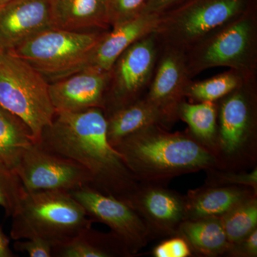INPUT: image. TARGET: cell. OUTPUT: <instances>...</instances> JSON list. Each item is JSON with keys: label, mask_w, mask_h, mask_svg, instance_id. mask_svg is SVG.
Returning a JSON list of instances; mask_svg holds the SVG:
<instances>
[{"label": "cell", "mask_w": 257, "mask_h": 257, "mask_svg": "<svg viewBox=\"0 0 257 257\" xmlns=\"http://www.w3.org/2000/svg\"><path fill=\"white\" fill-rule=\"evenodd\" d=\"M106 128L101 108L57 112L39 143L82 166L90 176L89 187L125 202L138 187L136 178L108 141Z\"/></svg>", "instance_id": "cell-1"}, {"label": "cell", "mask_w": 257, "mask_h": 257, "mask_svg": "<svg viewBox=\"0 0 257 257\" xmlns=\"http://www.w3.org/2000/svg\"><path fill=\"white\" fill-rule=\"evenodd\" d=\"M114 148L136 179L169 177L207 168L214 157L184 135L150 126L124 138Z\"/></svg>", "instance_id": "cell-2"}, {"label": "cell", "mask_w": 257, "mask_h": 257, "mask_svg": "<svg viewBox=\"0 0 257 257\" xmlns=\"http://www.w3.org/2000/svg\"><path fill=\"white\" fill-rule=\"evenodd\" d=\"M12 222L15 240L40 238L55 245L69 241L92 226L84 207L64 190L27 192Z\"/></svg>", "instance_id": "cell-3"}, {"label": "cell", "mask_w": 257, "mask_h": 257, "mask_svg": "<svg viewBox=\"0 0 257 257\" xmlns=\"http://www.w3.org/2000/svg\"><path fill=\"white\" fill-rule=\"evenodd\" d=\"M256 0H186L160 15L155 34L161 47L184 53L213 32L256 8Z\"/></svg>", "instance_id": "cell-4"}, {"label": "cell", "mask_w": 257, "mask_h": 257, "mask_svg": "<svg viewBox=\"0 0 257 257\" xmlns=\"http://www.w3.org/2000/svg\"><path fill=\"white\" fill-rule=\"evenodd\" d=\"M49 87L48 81L23 59L9 51L0 54V106L28 126L35 143L56 115Z\"/></svg>", "instance_id": "cell-5"}, {"label": "cell", "mask_w": 257, "mask_h": 257, "mask_svg": "<svg viewBox=\"0 0 257 257\" xmlns=\"http://www.w3.org/2000/svg\"><path fill=\"white\" fill-rule=\"evenodd\" d=\"M106 32L50 28L9 51L55 82L89 67L96 45Z\"/></svg>", "instance_id": "cell-6"}, {"label": "cell", "mask_w": 257, "mask_h": 257, "mask_svg": "<svg viewBox=\"0 0 257 257\" xmlns=\"http://www.w3.org/2000/svg\"><path fill=\"white\" fill-rule=\"evenodd\" d=\"M256 8L236 19L184 52L189 78L207 69L229 67L253 79L256 60Z\"/></svg>", "instance_id": "cell-7"}, {"label": "cell", "mask_w": 257, "mask_h": 257, "mask_svg": "<svg viewBox=\"0 0 257 257\" xmlns=\"http://www.w3.org/2000/svg\"><path fill=\"white\" fill-rule=\"evenodd\" d=\"M160 49L152 32L135 42L121 54L109 72L112 86L103 110L108 108L109 114L139 100V96L151 82Z\"/></svg>", "instance_id": "cell-8"}, {"label": "cell", "mask_w": 257, "mask_h": 257, "mask_svg": "<svg viewBox=\"0 0 257 257\" xmlns=\"http://www.w3.org/2000/svg\"><path fill=\"white\" fill-rule=\"evenodd\" d=\"M27 192H72L90 185L89 172L74 160L33 143L24 152L15 169Z\"/></svg>", "instance_id": "cell-9"}, {"label": "cell", "mask_w": 257, "mask_h": 257, "mask_svg": "<svg viewBox=\"0 0 257 257\" xmlns=\"http://www.w3.org/2000/svg\"><path fill=\"white\" fill-rule=\"evenodd\" d=\"M92 221L107 225L131 254L147 242L146 222L130 204L87 186L70 192Z\"/></svg>", "instance_id": "cell-10"}, {"label": "cell", "mask_w": 257, "mask_h": 257, "mask_svg": "<svg viewBox=\"0 0 257 257\" xmlns=\"http://www.w3.org/2000/svg\"><path fill=\"white\" fill-rule=\"evenodd\" d=\"M160 53L145 99L160 111L166 121L177 114L191 79L182 52L160 47Z\"/></svg>", "instance_id": "cell-11"}, {"label": "cell", "mask_w": 257, "mask_h": 257, "mask_svg": "<svg viewBox=\"0 0 257 257\" xmlns=\"http://www.w3.org/2000/svg\"><path fill=\"white\" fill-rule=\"evenodd\" d=\"M109 72L87 68L50 83L51 101L57 112H79L104 108Z\"/></svg>", "instance_id": "cell-12"}, {"label": "cell", "mask_w": 257, "mask_h": 257, "mask_svg": "<svg viewBox=\"0 0 257 257\" xmlns=\"http://www.w3.org/2000/svg\"><path fill=\"white\" fill-rule=\"evenodd\" d=\"M50 28V0H13L0 8V43L7 51Z\"/></svg>", "instance_id": "cell-13"}, {"label": "cell", "mask_w": 257, "mask_h": 257, "mask_svg": "<svg viewBox=\"0 0 257 257\" xmlns=\"http://www.w3.org/2000/svg\"><path fill=\"white\" fill-rule=\"evenodd\" d=\"M125 202L161 232L173 231L186 217L185 203L175 193L165 189L138 187Z\"/></svg>", "instance_id": "cell-14"}, {"label": "cell", "mask_w": 257, "mask_h": 257, "mask_svg": "<svg viewBox=\"0 0 257 257\" xmlns=\"http://www.w3.org/2000/svg\"><path fill=\"white\" fill-rule=\"evenodd\" d=\"M160 15L141 14L112 27L96 45L89 67L99 72H109L128 47L140 39L155 32Z\"/></svg>", "instance_id": "cell-15"}, {"label": "cell", "mask_w": 257, "mask_h": 257, "mask_svg": "<svg viewBox=\"0 0 257 257\" xmlns=\"http://www.w3.org/2000/svg\"><path fill=\"white\" fill-rule=\"evenodd\" d=\"M52 28L71 31L110 26L108 0H50Z\"/></svg>", "instance_id": "cell-16"}, {"label": "cell", "mask_w": 257, "mask_h": 257, "mask_svg": "<svg viewBox=\"0 0 257 257\" xmlns=\"http://www.w3.org/2000/svg\"><path fill=\"white\" fill-rule=\"evenodd\" d=\"M248 79L226 95L220 111L221 143L224 151L232 153L244 141L251 123V109L247 96Z\"/></svg>", "instance_id": "cell-17"}, {"label": "cell", "mask_w": 257, "mask_h": 257, "mask_svg": "<svg viewBox=\"0 0 257 257\" xmlns=\"http://www.w3.org/2000/svg\"><path fill=\"white\" fill-rule=\"evenodd\" d=\"M131 253L114 233H103L92 226L66 242L55 245V257L128 256Z\"/></svg>", "instance_id": "cell-18"}, {"label": "cell", "mask_w": 257, "mask_h": 257, "mask_svg": "<svg viewBox=\"0 0 257 257\" xmlns=\"http://www.w3.org/2000/svg\"><path fill=\"white\" fill-rule=\"evenodd\" d=\"M106 118L108 141L114 147L130 135L165 121L160 111L145 99L119 108Z\"/></svg>", "instance_id": "cell-19"}, {"label": "cell", "mask_w": 257, "mask_h": 257, "mask_svg": "<svg viewBox=\"0 0 257 257\" xmlns=\"http://www.w3.org/2000/svg\"><path fill=\"white\" fill-rule=\"evenodd\" d=\"M179 231L189 244L204 254H218L230 247L220 217L182 221Z\"/></svg>", "instance_id": "cell-20"}, {"label": "cell", "mask_w": 257, "mask_h": 257, "mask_svg": "<svg viewBox=\"0 0 257 257\" xmlns=\"http://www.w3.org/2000/svg\"><path fill=\"white\" fill-rule=\"evenodd\" d=\"M33 143L28 126L0 106V160L15 170L24 152Z\"/></svg>", "instance_id": "cell-21"}, {"label": "cell", "mask_w": 257, "mask_h": 257, "mask_svg": "<svg viewBox=\"0 0 257 257\" xmlns=\"http://www.w3.org/2000/svg\"><path fill=\"white\" fill-rule=\"evenodd\" d=\"M245 199L244 193L239 189H208L199 193L186 204V216L192 219L221 217Z\"/></svg>", "instance_id": "cell-22"}, {"label": "cell", "mask_w": 257, "mask_h": 257, "mask_svg": "<svg viewBox=\"0 0 257 257\" xmlns=\"http://www.w3.org/2000/svg\"><path fill=\"white\" fill-rule=\"evenodd\" d=\"M230 246L239 242L256 229L257 204L245 199L220 217Z\"/></svg>", "instance_id": "cell-23"}, {"label": "cell", "mask_w": 257, "mask_h": 257, "mask_svg": "<svg viewBox=\"0 0 257 257\" xmlns=\"http://www.w3.org/2000/svg\"><path fill=\"white\" fill-rule=\"evenodd\" d=\"M245 80L248 79L231 70L202 82H190L186 88L184 95L199 101L214 102L233 92Z\"/></svg>", "instance_id": "cell-24"}, {"label": "cell", "mask_w": 257, "mask_h": 257, "mask_svg": "<svg viewBox=\"0 0 257 257\" xmlns=\"http://www.w3.org/2000/svg\"><path fill=\"white\" fill-rule=\"evenodd\" d=\"M177 113L188 124L198 138L207 142L214 139L216 130V109L214 102H182L179 104Z\"/></svg>", "instance_id": "cell-25"}, {"label": "cell", "mask_w": 257, "mask_h": 257, "mask_svg": "<svg viewBox=\"0 0 257 257\" xmlns=\"http://www.w3.org/2000/svg\"><path fill=\"white\" fill-rule=\"evenodd\" d=\"M26 193L16 172L0 160V207L7 216L13 215Z\"/></svg>", "instance_id": "cell-26"}, {"label": "cell", "mask_w": 257, "mask_h": 257, "mask_svg": "<svg viewBox=\"0 0 257 257\" xmlns=\"http://www.w3.org/2000/svg\"><path fill=\"white\" fill-rule=\"evenodd\" d=\"M147 0H108L109 23L114 27L141 15Z\"/></svg>", "instance_id": "cell-27"}, {"label": "cell", "mask_w": 257, "mask_h": 257, "mask_svg": "<svg viewBox=\"0 0 257 257\" xmlns=\"http://www.w3.org/2000/svg\"><path fill=\"white\" fill-rule=\"evenodd\" d=\"M14 248L16 251L28 253L31 257H52L53 244L40 238L16 240Z\"/></svg>", "instance_id": "cell-28"}, {"label": "cell", "mask_w": 257, "mask_h": 257, "mask_svg": "<svg viewBox=\"0 0 257 257\" xmlns=\"http://www.w3.org/2000/svg\"><path fill=\"white\" fill-rule=\"evenodd\" d=\"M153 254L156 257H187L190 256L191 250L184 238L176 237L157 245Z\"/></svg>", "instance_id": "cell-29"}, {"label": "cell", "mask_w": 257, "mask_h": 257, "mask_svg": "<svg viewBox=\"0 0 257 257\" xmlns=\"http://www.w3.org/2000/svg\"><path fill=\"white\" fill-rule=\"evenodd\" d=\"M186 0H147L142 14L162 15Z\"/></svg>", "instance_id": "cell-30"}, {"label": "cell", "mask_w": 257, "mask_h": 257, "mask_svg": "<svg viewBox=\"0 0 257 257\" xmlns=\"http://www.w3.org/2000/svg\"><path fill=\"white\" fill-rule=\"evenodd\" d=\"M223 182L226 183L241 184V185L256 188L257 171L254 170L245 175H225L223 176Z\"/></svg>", "instance_id": "cell-31"}, {"label": "cell", "mask_w": 257, "mask_h": 257, "mask_svg": "<svg viewBox=\"0 0 257 257\" xmlns=\"http://www.w3.org/2000/svg\"><path fill=\"white\" fill-rule=\"evenodd\" d=\"M234 245H238V247L236 246V248L243 254H246L248 256H256L257 254L256 229L253 230L246 237Z\"/></svg>", "instance_id": "cell-32"}, {"label": "cell", "mask_w": 257, "mask_h": 257, "mask_svg": "<svg viewBox=\"0 0 257 257\" xmlns=\"http://www.w3.org/2000/svg\"><path fill=\"white\" fill-rule=\"evenodd\" d=\"M10 241L0 228V257L14 256L10 248Z\"/></svg>", "instance_id": "cell-33"}, {"label": "cell", "mask_w": 257, "mask_h": 257, "mask_svg": "<svg viewBox=\"0 0 257 257\" xmlns=\"http://www.w3.org/2000/svg\"><path fill=\"white\" fill-rule=\"evenodd\" d=\"M11 1H13V0H0V8L4 6L5 5L8 4V3Z\"/></svg>", "instance_id": "cell-34"}, {"label": "cell", "mask_w": 257, "mask_h": 257, "mask_svg": "<svg viewBox=\"0 0 257 257\" xmlns=\"http://www.w3.org/2000/svg\"><path fill=\"white\" fill-rule=\"evenodd\" d=\"M5 51L7 50H5L4 47H3V45H2V44L0 43V54L3 53V52H5Z\"/></svg>", "instance_id": "cell-35"}]
</instances>
